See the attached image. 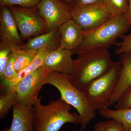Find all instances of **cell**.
I'll return each mask as SVG.
<instances>
[{
  "mask_svg": "<svg viewBox=\"0 0 131 131\" xmlns=\"http://www.w3.org/2000/svg\"><path fill=\"white\" fill-rule=\"evenodd\" d=\"M49 72L41 66L26 75L16 87L17 103L27 106H33L38 98L40 90L46 84V77Z\"/></svg>",
  "mask_w": 131,
  "mask_h": 131,
  "instance_id": "52a82bcc",
  "label": "cell"
},
{
  "mask_svg": "<svg viewBox=\"0 0 131 131\" xmlns=\"http://www.w3.org/2000/svg\"><path fill=\"white\" fill-rule=\"evenodd\" d=\"M40 101L38 98L33 105V131H58L66 123L81 124L78 114L71 113V106L61 98L46 105H42Z\"/></svg>",
  "mask_w": 131,
  "mask_h": 131,
  "instance_id": "3957f363",
  "label": "cell"
},
{
  "mask_svg": "<svg viewBox=\"0 0 131 131\" xmlns=\"http://www.w3.org/2000/svg\"><path fill=\"white\" fill-rule=\"evenodd\" d=\"M16 90H6L1 91L0 95V119L5 118L9 110L17 103Z\"/></svg>",
  "mask_w": 131,
  "mask_h": 131,
  "instance_id": "ac0fdd59",
  "label": "cell"
},
{
  "mask_svg": "<svg viewBox=\"0 0 131 131\" xmlns=\"http://www.w3.org/2000/svg\"><path fill=\"white\" fill-rule=\"evenodd\" d=\"M20 51V47H19L15 49L9 53V58L4 71L2 82H6L10 81L17 74L14 69V64Z\"/></svg>",
  "mask_w": 131,
  "mask_h": 131,
  "instance_id": "ffe728a7",
  "label": "cell"
},
{
  "mask_svg": "<svg viewBox=\"0 0 131 131\" xmlns=\"http://www.w3.org/2000/svg\"><path fill=\"white\" fill-rule=\"evenodd\" d=\"M103 4L111 16L125 14L128 8L127 0H104Z\"/></svg>",
  "mask_w": 131,
  "mask_h": 131,
  "instance_id": "d6986e66",
  "label": "cell"
},
{
  "mask_svg": "<svg viewBox=\"0 0 131 131\" xmlns=\"http://www.w3.org/2000/svg\"><path fill=\"white\" fill-rule=\"evenodd\" d=\"M99 113L108 119L116 120L123 125L127 131H131V108L124 110H112L106 108L99 110Z\"/></svg>",
  "mask_w": 131,
  "mask_h": 131,
  "instance_id": "e0dca14e",
  "label": "cell"
},
{
  "mask_svg": "<svg viewBox=\"0 0 131 131\" xmlns=\"http://www.w3.org/2000/svg\"><path fill=\"white\" fill-rule=\"evenodd\" d=\"M20 46H9L0 45V77L2 80L5 68L9 58V53L17 47Z\"/></svg>",
  "mask_w": 131,
  "mask_h": 131,
  "instance_id": "603a6c76",
  "label": "cell"
},
{
  "mask_svg": "<svg viewBox=\"0 0 131 131\" xmlns=\"http://www.w3.org/2000/svg\"><path fill=\"white\" fill-rule=\"evenodd\" d=\"M113 63L107 50L81 53L74 60L73 71L68 78L76 88L84 91L92 82L107 72Z\"/></svg>",
  "mask_w": 131,
  "mask_h": 131,
  "instance_id": "6da1fadb",
  "label": "cell"
},
{
  "mask_svg": "<svg viewBox=\"0 0 131 131\" xmlns=\"http://www.w3.org/2000/svg\"><path fill=\"white\" fill-rule=\"evenodd\" d=\"M104 0H75L73 6L102 4Z\"/></svg>",
  "mask_w": 131,
  "mask_h": 131,
  "instance_id": "4316f807",
  "label": "cell"
},
{
  "mask_svg": "<svg viewBox=\"0 0 131 131\" xmlns=\"http://www.w3.org/2000/svg\"><path fill=\"white\" fill-rule=\"evenodd\" d=\"M130 29L125 14L112 16L101 25L93 30L84 31V38L81 44L73 51V54H78L94 50H107L116 44L117 39Z\"/></svg>",
  "mask_w": 131,
  "mask_h": 131,
  "instance_id": "7a4b0ae2",
  "label": "cell"
},
{
  "mask_svg": "<svg viewBox=\"0 0 131 131\" xmlns=\"http://www.w3.org/2000/svg\"><path fill=\"white\" fill-rule=\"evenodd\" d=\"M128 1V8L126 13L125 14L128 25L130 27V29H131V0H127Z\"/></svg>",
  "mask_w": 131,
  "mask_h": 131,
  "instance_id": "83f0119b",
  "label": "cell"
},
{
  "mask_svg": "<svg viewBox=\"0 0 131 131\" xmlns=\"http://www.w3.org/2000/svg\"><path fill=\"white\" fill-rule=\"evenodd\" d=\"M39 51H24L21 50L18 57L15 62L14 68L18 73L30 64L33 61Z\"/></svg>",
  "mask_w": 131,
  "mask_h": 131,
  "instance_id": "44dd1931",
  "label": "cell"
},
{
  "mask_svg": "<svg viewBox=\"0 0 131 131\" xmlns=\"http://www.w3.org/2000/svg\"><path fill=\"white\" fill-rule=\"evenodd\" d=\"M115 110H124L131 108V85L125 90L117 101Z\"/></svg>",
  "mask_w": 131,
  "mask_h": 131,
  "instance_id": "d4e9b609",
  "label": "cell"
},
{
  "mask_svg": "<svg viewBox=\"0 0 131 131\" xmlns=\"http://www.w3.org/2000/svg\"><path fill=\"white\" fill-rule=\"evenodd\" d=\"M61 35L60 47L74 50L81 44L84 38V30L71 19L59 28Z\"/></svg>",
  "mask_w": 131,
  "mask_h": 131,
  "instance_id": "4fadbf2b",
  "label": "cell"
},
{
  "mask_svg": "<svg viewBox=\"0 0 131 131\" xmlns=\"http://www.w3.org/2000/svg\"><path fill=\"white\" fill-rule=\"evenodd\" d=\"M8 7L14 17L22 40L49 31L46 22L36 7L14 6Z\"/></svg>",
  "mask_w": 131,
  "mask_h": 131,
  "instance_id": "8992f818",
  "label": "cell"
},
{
  "mask_svg": "<svg viewBox=\"0 0 131 131\" xmlns=\"http://www.w3.org/2000/svg\"><path fill=\"white\" fill-rule=\"evenodd\" d=\"M50 84L58 90L61 98L77 111L81 118L80 131H83L96 116V110L90 105L84 91L78 89L70 82L68 75L50 72L47 75L46 84Z\"/></svg>",
  "mask_w": 131,
  "mask_h": 131,
  "instance_id": "277c9868",
  "label": "cell"
},
{
  "mask_svg": "<svg viewBox=\"0 0 131 131\" xmlns=\"http://www.w3.org/2000/svg\"><path fill=\"white\" fill-rule=\"evenodd\" d=\"M34 112L33 106H27L18 103L13 106V119L9 128L1 131H33Z\"/></svg>",
  "mask_w": 131,
  "mask_h": 131,
  "instance_id": "7c38bea8",
  "label": "cell"
},
{
  "mask_svg": "<svg viewBox=\"0 0 131 131\" xmlns=\"http://www.w3.org/2000/svg\"><path fill=\"white\" fill-rule=\"evenodd\" d=\"M71 16L84 31L97 28L112 17L103 3L73 6Z\"/></svg>",
  "mask_w": 131,
  "mask_h": 131,
  "instance_id": "9c48e42d",
  "label": "cell"
},
{
  "mask_svg": "<svg viewBox=\"0 0 131 131\" xmlns=\"http://www.w3.org/2000/svg\"><path fill=\"white\" fill-rule=\"evenodd\" d=\"M49 52V51L46 48L39 50L35 58L29 65L17 73L16 75L10 81L6 82L1 83V91L6 90H16L18 84L26 75L42 66L45 58Z\"/></svg>",
  "mask_w": 131,
  "mask_h": 131,
  "instance_id": "2e32d148",
  "label": "cell"
},
{
  "mask_svg": "<svg viewBox=\"0 0 131 131\" xmlns=\"http://www.w3.org/2000/svg\"><path fill=\"white\" fill-rule=\"evenodd\" d=\"M121 69L117 88L110 100V106L117 102L125 90L131 85V54L119 55Z\"/></svg>",
  "mask_w": 131,
  "mask_h": 131,
  "instance_id": "9a60e30c",
  "label": "cell"
},
{
  "mask_svg": "<svg viewBox=\"0 0 131 131\" xmlns=\"http://www.w3.org/2000/svg\"><path fill=\"white\" fill-rule=\"evenodd\" d=\"M125 131H127L126 130Z\"/></svg>",
  "mask_w": 131,
  "mask_h": 131,
  "instance_id": "4dcf8cb0",
  "label": "cell"
},
{
  "mask_svg": "<svg viewBox=\"0 0 131 131\" xmlns=\"http://www.w3.org/2000/svg\"><path fill=\"white\" fill-rule=\"evenodd\" d=\"M36 7L46 22L49 31L59 28L72 19L73 6L61 0H41Z\"/></svg>",
  "mask_w": 131,
  "mask_h": 131,
  "instance_id": "ba28073f",
  "label": "cell"
},
{
  "mask_svg": "<svg viewBox=\"0 0 131 131\" xmlns=\"http://www.w3.org/2000/svg\"><path fill=\"white\" fill-rule=\"evenodd\" d=\"M105 122H100L97 123L94 126V131H105Z\"/></svg>",
  "mask_w": 131,
  "mask_h": 131,
  "instance_id": "f1b7e54d",
  "label": "cell"
},
{
  "mask_svg": "<svg viewBox=\"0 0 131 131\" xmlns=\"http://www.w3.org/2000/svg\"><path fill=\"white\" fill-rule=\"evenodd\" d=\"M63 1L65 2V3L73 6L75 0H63Z\"/></svg>",
  "mask_w": 131,
  "mask_h": 131,
  "instance_id": "f546056e",
  "label": "cell"
},
{
  "mask_svg": "<svg viewBox=\"0 0 131 131\" xmlns=\"http://www.w3.org/2000/svg\"><path fill=\"white\" fill-rule=\"evenodd\" d=\"M105 131H125L126 129L120 122L114 119H109L105 122Z\"/></svg>",
  "mask_w": 131,
  "mask_h": 131,
  "instance_id": "484cf974",
  "label": "cell"
},
{
  "mask_svg": "<svg viewBox=\"0 0 131 131\" xmlns=\"http://www.w3.org/2000/svg\"><path fill=\"white\" fill-rule=\"evenodd\" d=\"M41 0H0V7L17 6L26 8L36 7Z\"/></svg>",
  "mask_w": 131,
  "mask_h": 131,
  "instance_id": "7402d4cb",
  "label": "cell"
},
{
  "mask_svg": "<svg viewBox=\"0 0 131 131\" xmlns=\"http://www.w3.org/2000/svg\"><path fill=\"white\" fill-rule=\"evenodd\" d=\"M61 35L59 28L49 31L37 37L28 39L20 46L22 50H38L46 48L50 52L60 47Z\"/></svg>",
  "mask_w": 131,
  "mask_h": 131,
  "instance_id": "5bb4252c",
  "label": "cell"
},
{
  "mask_svg": "<svg viewBox=\"0 0 131 131\" xmlns=\"http://www.w3.org/2000/svg\"><path fill=\"white\" fill-rule=\"evenodd\" d=\"M0 45L21 46L23 43L18 27L11 11L7 7L1 8Z\"/></svg>",
  "mask_w": 131,
  "mask_h": 131,
  "instance_id": "30bf717a",
  "label": "cell"
},
{
  "mask_svg": "<svg viewBox=\"0 0 131 131\" xmlns=\"http://www.w3.org/2000/svg\"><path fill=\"white\" fill-rule=\"evenodd\" d=\"M73 51L59 47L47 54L42 66L49 72L70 75L73 68Z\"/></svg>",
  "mask_w": 131,
  "mask_h": 131,
  "instance_id": "8fae6325",
  "label": "cell"
},
{
  "mask_svg": "<svg viewBox=\"0 0 131 131\" xmlns=\"http://www.w3.org/2000/svg\"><path fill=\"white\" fill-rule=\"evenodd\" d=\"M131 32L127 35H122V40L119 43H116L117 49L115 53L116 55H119L125 53L131 54Z\"/></svg>",
  "mask_w": 131,
  "mask_h": 131,
  "instance_id": "cb8c5ba5",
  "label": "cell"
},
{
  "mask_svg": "<svg viewBox=\"0 0 131 131\" xmlns=\"http://www.w3.org/2000/svg\"><path fill=\"white\" fill-rule=\"evenodd\" d=\"M121 69L119 61L113 62L107 72L92 82L84 91L88 102L94 110L110 107V100L119 80Z\"/></svg>",
  "mask_w": 131,
  "mask_h": 131,
  "instance_id": "5b68a950",
  "label": "cell"
}]
</instances>
